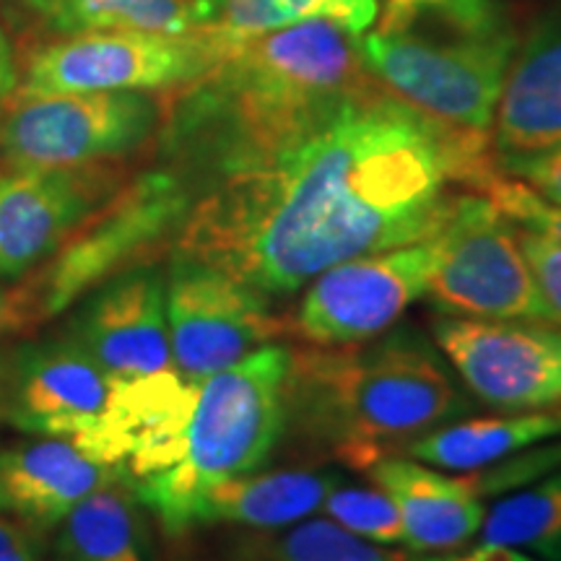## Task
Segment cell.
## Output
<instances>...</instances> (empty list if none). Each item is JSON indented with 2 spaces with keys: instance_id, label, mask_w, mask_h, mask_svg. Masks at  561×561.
<instances>
[{
  "instance_id": "1",
  "label": "cell",
  "mask_w": 561,
  "mask_h": 561,
  "mask_svg": "<svg viewBox=\"0 0 561 561\" xmlns=\"http://www.w3.org/2000/svg\"><path fill=\"white\" fill-rule=\"evenodd\" d=\"M489 164L483 133L432 121L369 81L284 149L216 180L174 252L265 297L291 294L351 257L434 237L450 187L471 191Z\"/></svg>"
},
{
  "instance_id": "2",
  "label": "cell",
  "mask_w": 561,
  "mask_h": 561,
  "mask_svg": "<svg viewBox=\"0 0 561 561\" xmlns=\"http://www.w3.org/2000/svg\"><path fill=\"white\" fill-rule=\"evenodd\" d=\"M359 39L343 21L312 19L237 45L164 104L172 157L214 182L268 159L375 81Z\"/></svg>"
},
{
  "instance_id": "3",
  "label": "cell",
  "mask_w": 561,
  "mask_h": 561,
  "mask_svg": "<svg viewBox=\"0 0 561 561\" xmlns=\"http://www.w3.org/2000/svg\"><path fill=\"white\" fill-rule=\"evenodd\" d=\"M284 398V434L356 471L476 409L437 343L413 325L291 351Z\"/></svg>"
},
{
  "instance_id": "4",
  "label": "cell",
  "mask_w": 561,
  "mask_h": 561,
  "mask_svg": "<svg viewBox=\"0 0 561 561\" xmlns=\"http://www.w3.org/2000/svg\"><path fill=\"white\" fill-rule=\"evenodd\" d=\"M517 47L502 0H388L359 39L364 68L385 91L432 121L483 136Z\"/></svg>"
},
{
  "instance_id": "5",
  "label": "cell",
  "mask_w": 561,
  "mask_h": 561,
  "mask_svg": "<svg viewBox=\"0 0 561 561\" xmlns=\"http://www.w3.org/2000/svg\"><path fill=\"white\" fill-rule=\"evenodd\" d=\"M289 362V346L268 343L201 382L180 460L130 483L136 502L151 510L167 533L193 530L208 489L257 471L271 458L286 430Z\"/></svg>"
},
{
  "instance_id": "6",
  "label": "cell",
  "mask_w": 561,
  "mask_h": 561,
  "mask_svg": "<svg viewBox=\"0 0 561 561\" xmlns=\"http://www.w3.org/2000/svg\"><path fill=\"white\" fill-rule=\"evenodd\" d=\"M191 206V187L172 170L125 182L50 261L16 284L30 328L58 318L107 278L146 263L151 250L178 234Z\"/></svg>"
},
{
  "instance_id": "7",
  "label": "cell",
  "mask_w": 561,
  "mask_h": 561,
  "mask_svg": "<svg viewBox=\"0 0 561 561\" xmlns=\"http://www.w3.org/2000/svg\"><path fill=\"white\" fill-rule=\"evenodd\" d=\"M164 102L146 91L11 96L0 110V170L112 164L161 130Z\"/></svg>"
},
{
  "instance_id": "8",
  "label": "cell",
  "mask_w": 561,
  "mask_h": 561,
  "mask_svg": "<svg viewBox=\"0 0 561 561\" xmlns=\"http://www.w3.org/2000/svg\"><path fill=\"white\" fill-rule=\"evenodd\" d=\"M426 299L445 318L553 322L520 229L481 193H455Z\"/></svg>"
},
{
  "instance_id": "9",
  "label": "cell",
  "mask_w": 561,
  "mask_h": 561,
  "mask_svg": "<svg viewBox=\"0 0 561 561\" xmlns=\"http://www.w3.org/2000/svg\"><path fill=\"white\" fill-rule=\"evenodd\" d=\"M227 53V45L208 30L70 34L26 55L13 96L182 89L219 66Z\"/></svg>"
},
{
  "instance_id": "10",
  "label": "cell",
  "mask_w": 561,
  "mask_h": 561,
  "mask_svg": "<svg viewBox=\"0 0 561 561\" xmlns=\"http://www.w3.org/2000/svg\"><path fill=\"white\" fill-rule=\"evenodd\" d=\"M115 409L117 380L73 335L0 351V424L34 437L76 439L110 462Z\"/></svg>"
},
{
  "instance_id": "11",
  "label": "cell",
  "mask_w": 561,
  "mask_h": 561,
  "mask_svg": "<svg viewBox=\"0 0 561 561\" xmlns=\"http://www.w3.org/2000/svg\"><path fill=\"white\" fill-rule=\"evenodd\" d=\"M167 322L174 367L195 385L291 333L263 291L178 252L167 271Z\"/></svg>"
},
{
  "instance_id": "12",
  "label": "cell",
  "mask_w": 561,
  "mask_h": 561,
  "mask_svg": "<svg viewBox=\"0 0 561 561\" xmlns=\"http://www.w3.org/2000/svg\"><path fill=\"white\" fill-rule=\"evenodd\" d=\"M437 234L351 257L307 284L289 331L310 346H346L388 333L430 291Z\"/></svg>"
},
{
  "instance_id": "13",
  "label": "cell",
  "mask_w": 561,
  "mask_h": 561,
  "mask_svg": "<svg viewBox=\"0 0 561 561\" xmlns=\"http://www.w3.org/2000/svg\"><path fill=\"white\" fill-rule=\"evenodd\" d=\"M432 341L473 401L500 413L561 405V325L437 314Z\"/></svg>"
},
{
  "instance_id": "14",
  "label": "cell",
  "mask_w": 561,
  "mask_h": 561,
  "mask_svg": "<svg viewBox=\"0 0 561 561\" xmlns=\"http://www.w3.org/2000/svg\"><path fill=\"white\" fill-rule=\"evenodd\" d=\"M128 182L121 161L79 170H0V278L45 265Z\"/></svg>"
},
{
  "instance_id": "15",
  "label": "cell",
  "mask_w": 561,
  "mask_h": 561,
  "mask_svg": "<svg viewBox=\"0 0 561 561\" xmlns=\"http://www.w3.org/2000/svg\"><path fill=\"white\" fill-rule=\"evenodd\" d=\"M117 382H144L180 371L167 322V273L133 265L89 291L68 325Z\"/></svg>"
},
{
  "instance_id": "16",
  "label": "cell",
  "mask_w": 561,
  "mask_h": 561,
  "mask_svg": "<svg viewBox=\"0 0 561 561\" xmlns=\"http://www.w3.org/2000/svg\"><path fill=\"white\" fill-rule=\"evenodd\" d=\"M115 481L130 483L128 471L68 437H39L0 453V510L34 528L60 525L76 504Z\"/></svg>"
},
{
  "instance_id": "17",
  "label": "cell",
  "mask_w": 561,
  "mask_h": 561,
  "mask_svg": "<svg viewBox=\"0 0 561 561\" xmlns=\"http://www.w3.org/2000/svg\"><path fill=\"white\" fill-rule=\"evenodd\" d=\"M364 473L396 504L409 551H455L481 530L486 507L466 473L447 476L409 455H385Z\"/></svg>"
},
{
  "instance_id": "18",
  "label": "cell",
  "mask_w": 561,
  "mask_h": 561,
  "mask_svg": "<svg viewBox=\"0 0 561 561\" xmlns=\"http://www.w3.org/2000/svg\"><path fill=\"white\" fill-rule=\"evenodd\" d=\"M561 144V9L517 47L491 123V153H530Z\"/></svg>"
},
{
  "instance_id": "19",
  "label": "cell",
  "mask_w": 561,
  "mask_h": 561,
  "mask_svg": "<svg viewBox=\"0 0 561 561\" xmlns=\"http://www.w3.org/2000/svg\"><path fill=\"white\" fill-rule=\"evenodd\" d=\"M331 471H265L244 473L216 483L195 510L198 525H242L257 530H284L322 510V502L339 486Z\"/></svg>"
},
{
  "instance_id": "20",
  "label": "cell",
  "mask_w": 561,
  "mask_h": 561,
  "mask_svg": "<svg viewBox=\"0 0 561 561\" xmlns=\"http://www.w3.org/2000/svg\"><path fill=\"white\" fill-rule=\"evenodd\" d=\"M559 437L561 405L543 411L502 413L491 419H458L411 442L401 455L439 471L471 473Z\"/></svg>"
},
{
  "instance_id": "21",
  "label": "cell",
  "mask_w": 561,
  "mask_h": 561,
  "mask_svg": "<svg viewBox=\"0 0 561 561\" xmlns=\"http://www.w3.org/2000/svg\"><path fill=\"white\" fill-rule=\"evenodd\" d=\"M39 32L55 37L87 32L191 34L206 26L203 0H16Z\"/></svg>"
},
{
  "instance_id": "22",
  "label": "cell",
  "mask_w": 561,
  "mask_h": 561,
  "mask_svg": "<svg viewBox=\"0 0 561 561\" xmlns=\"http://www.w3.org/2000/svg\"><path fill=\"white\" fill-rule=\"evenodd\" d=\"M60 561H146L144 528L128 481H115L60 520Z\"/></svg>"
},
{
  "instance_id": "23",
  "label": "cell",
  "mask_w": 561,
  "mask_h": 561,
  "mask_svg": "<svg viewBox=\"0 0 561 561\" xmlns=\"http://www.w3.org/2000/svg\"><path fill=\"white\" fill-rule=\"evenodd\" d=\"M206 26L229 53L242 42L312 19H335L367 32L377 19V0H203Z\"/></svg>"
},
{
  "instance_id": "24",
  "label": "cell",
  "mask_w": 561,
  "mask_h": 561,
  "mask_svg": "<svg viewBox=\"0 0 561 561\" xmlns=\"http://www.w3.org/2000/svg\"><path fill=\"white\" fill-rule=\"evenodd\" d=\"M479 533L481 543L561 561V468L496 502Z\"/></svg>"
},
{
  "instance_id": "25",
  "label": "cell",
  "mask_w": 561,
  "mask_h": 561,
  "mask_svg": "<svg viewBox=\"0 0 561 561\" xmlns=\"http://www.w3.org/2000/svg\"><path fill=\"white\" fill-rule=\"evenodd\" d=\"M263 561H432L416 551L382 546L328 520H301L268 538L261 549Z\"/></svg>"
},
{
  "instance_id": "26",
  "label": "cell",
  "mask_w": 561,
  "mask_h": 561,
  "mask_svg": "<svg viewBox=\"0 0 561 561\" xmlns=\"http://www.w3.org/2000/svg\"><path fill=\"white\" fill-rule=\"evenodd\" d=\"M322 512L333 523H339L341 528L351 530L359 538H367V541L382 546H405L401 515H398L396 504L388 500V494L380 489H356L339 483L322 502Z\"/></svg>"
},
{
  "instance_id": "27",
  "label": "cell",
  "mask_w": 561,
  "mask_h": 561,
  "mask_svg": "<svg viewBox=\"0 0 561 561\" xmlns=\"http://www.w3.org/2000/svg\"><path fill=\"white\" fill-rule=\"evenodd\" d=\"M471 191L486 195L500 208V214L507 216L520 231H530V234L561 244V206L543 201L520 180L507 178V174L496 172L494 164H489L481 178L473 182Z\"/></svg>"
},
{
  "instance_id": "28",
  "label": "cell",
  "mask_w": 561,
  "mask_h": 561,
  "mask_svg": "<svg viewBox=\"0 0 561 561\" xmlns=\"http://www.w3.org/2000/svg\"><path fill=\"white\" fill-rule=\"evenodd\" d=\"M491 164L496 172L520 180L543 201L561 206V144L530 153H510V157L491 153Z\"/></svg>"
},
{
  "instance_id": "29",
  "label": "cell",
  "mask_w": 561,
  "mask_h": 561,
  "mask_svg": "<svg viewBox=\"0 0 561 561\" xmlns=\"http://www.w3.org/2000/svg\"><path fill=\"white\" fill-rule=\"evenodd\" d=\"M520 244L533 273H536L553 322L561 325V244L530 234V231H520Z\"/></svg>"
},
{
  "instance_id": "30",
  "label": "cell",
  "mask_w": 561,
  "mask_h": 561,
  "mask_svg": "<svg viewBox=\"0 0 561 561\" xmlns=\"http://www.w3.org/2000/svg\"><path fill=\"white\" fill-rule=\"evenodd\" d=\"M21 81V60H19V47L13 42L9 26L0 19V110L11 102V96L16 94Z\"/></svg>"
},
{
  "instance_id": "31",
  "label": "cell",
  "mask_w": 561,
  "mask_h": 561,
  "mask_svg": "<svg viewBox=\"0 0 561 561\" xmlns=\"http://www.w3.org/2000/svg\"><path fill=\"white\" fill-rule=\"evenodd\" d=\"M19 331H30L24 299H21L19 286H9L5 278H0V335Z\"/></svg>"
},
{
  "instance_id": "32",
  "label": "cell",
  "mask_w": 561,
  "mask_h": 561,
  "mask_svg": "<svg viewBox=\"0 0 561 561\" xmlns=\"http://www.w3.org/2000/svg\"><path fill=\"white\" fill-rule=\"evenodd\" d=\"M432 561H533V559H530V557H525L523 551L510 549V546L481 543V546H476L473 551L460 553V557H450V559H432Z\"/></svg>"
},
{
  "instance_id": "33",
  "label": "cell",
  "mask_w": 561,
  "mask_h": 561,
  "mask_svg": "<svg viewBox=\"0 0 561 561\" xmlns=\"http://www.w3.org/2000/svg\"><path fill=\"white\" fill-rule=\"evenodd\" d=\"M32 533L21 528L19 523L13 520H5V517H0V553H5L9 549H13V546L24 541V538H30Z\"/></svg>"
},
{
  "instance_id": "34",
  "label": "cell",
  "mask_w": 561,
  "mask_h": 561,
  "mask_svg": "<svg viewBox=\"0 0 561 561\" xmlns=\"http://www.w3.org/2000/svg\"><path fill=\"white\" fill-rule=\"evenodd\" d=\"M0 561H37V541L34 538H24V541L13 546L5 553H0Z\"/></svg>"
}]
</instances>
